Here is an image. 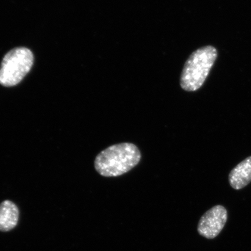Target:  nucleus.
Here are the masks:
<instances>
[{"label":"nucleus","instance_id":"1","mask_svg":"<svg viewBox=\"0 0 251 251\" xmlns=\"http://www.w3.org/2000/svg\"><path fill=\"white\" fill-rule=\"evenodd\" d=\"M141 154L132 143L115 144L96 156L94 167L103 177H117L130 171L140 161Z\"/></svg>","mask_w":251,"mask_h":251},{"label":"nucleus","instance_id":"2","mask_svg":"<svg viewBox=\"0 0 251 251\" xmlns=\"http://www.w3.org/2000/svg\"><path fill=\"white\" fill-rule=\"evenodd\" d=\"M217 58V50L212 46H204L194 51L185 62L181 72V89L190 92L200 89Z\"/></svg>","mask_w":251,"mask_h":251},{"label":"nucleus","instance_id":"3","mask_svg":"<svg viewBox=\"0 0 251 251\" xmlns=\"http://www.w3.org/2000/svg\"><path fill=\"white\" fill-rule=\"evenodd\" d=\"M33 64L30 50L24 47L12 50L4 56L0 68V84L12 87L20 83Z\"/></svg>","mask_w":251,"mask_h":251},{"label":"nucleus","instance_id":"4","mask_svg":"<svg viewBox=\"0 0 251 251\" xmlns=\"http://www.w3.org/2000/svg\"><path fill=\"white\" fill-rule=\"evenodd\" d=\"M227 221V211L222 205H216L201 218L198 232L207 239H213L221 233Z\"/></svg>","mask_w":251,"mask_h":251},{"label":"nucleus","instance_id":"5","mask_svg":"<svg viewBox=\"0 0 251 251\" xmlns=\"http://www.w3.org/2000/svg\"><path fill=\"white\" fill-rule=\"evenodd\" d=\"M229 183L235 190H240L251 182V156L238 164L228 176Z\"/></svg>","mask_w":251,"mask_h":251},{"label":"nucleus","instance_id":"6","mask_svg":"<svg viewBox=\"0 0 251 251\" xmlns=\"http://www.w3.org/2000/svg\"><path fill=\"white\" fill-rule=\"evenodd\" d=\"M20 212L18 206L11 201L0 204V231H8L17 225Z\"/></svg>","mask_w":251,"mask_h":251}]
</instances>
